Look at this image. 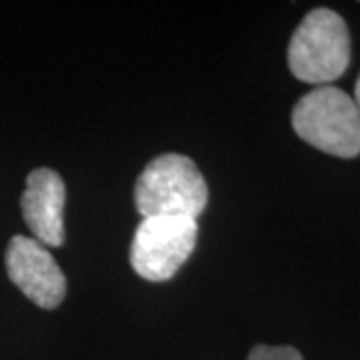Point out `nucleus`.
Segmentation results:
<instances>
[{
    "instance_id": "obj_3",
    "label": "nucleus",
    "mask_w": 360,
    "mask_h": 360,
    "mask_svg": "<svg viewBox=\"0 0 360 360\" xmlns=\"http://www.w3.org/2000/svg\"><path fill=\"white\" fill-rule=\"evenodd\" d=\"M350 65V34L345 18L330 8L310 11L288 44V68L298 80L326 86Z\"/></svg>"
},
{
    "instance_id": "obj_7",
    "label": "nucleus",
    "mask_w": 360,
    "mask_h": 360,
    "mask_svg": "<svg viewBox=\"0 0 360 360\" xmlns=\"http://www.w3.org/2000/svg\"><path fill=\"white\" fill-rule=\"evenodd\" d=\"M246 360H304L302 354L292 347H266L257 345L248 352Z\"/></svg>"
},
{
    "instance_id": "obj_5",
    "label": "nucleus",
    "mask_w": 360,
    "mask_h": 360,
    "mask_svg": "<svg viewBox=\"0 0 360 360\" xmlns=\"http://www.w3.org/2000/svg\"><path fill=\"white\" fill-rule=\"evenodd\" d=\"M6 272L14 286L40 309H56L66 295L65 272L37 238L13 236L6 248Z\"/></svg>"
},
{
    "instance_id": "obj_6",
    "label": "nucleus",
    "mask_w": 360,
    "mask_h": 360,
    "mask_svg": "<svg viewBox=\"0 0 360 360\" xmlns=\"http://www.w3.org/2000/svg\"><path fill=\"white\" fill-rule=\"evenodd\" d=\"M65 182L54 170L37 168L28 174L20 208L40 245L60 246L65 243Z\"/></svg>"
},
{
    "instance_id": "obj_8",
    "label": "nucleus",
    "mask_w": 360,
    "mask_h": 360,
    "mask_svg": "<svg viewBox=\"0 0 360 360\" xmlns=\"http://www.w3.org/2000/svg\"><path fill=\"white\" fill-rule=\"evenodd\" d=\"M354 104H356V108H359V115H360V75L356 78V86H354Z\"/></svg>"
},
{
    "instance_id": "obj_2",
    "label": "nucleus",
    "mask_w": 360,
    "mask_h": 360,
    "mask_svg": "<svg viewBox=\"0 0 360 360\" xmlns=\"http://www.w3.org/2000/svg\"><path fill=\"white\" fill-rule=\"evenodd\" d=\"M292 129L304 142L326 155L354 158L360 155V115L352 96L336 86L307 92L292 108Z\"/></svg>"
},
{
    "instance_id": "obj_1",
    "label": "nucleus",
    "mask_w": 360,
    "mask_h": 360,
    "mask_svg": "<svg viewBox=\"0 0 360 360\" xmlns=\"http://www.w3.org/2000/svg\"><path fill=\"white\" fill-rule=\"evenodd\" d=\"M206 202V180L188 156L172 153L156 156L136 179L134 205L142 219L184 217L196 220Z\"/></svg>"
},
{
    "instance_id": "obj_4",
    "label": "nucleus",
    "mask_w": 360,
    "mask_h": 360,
    "mask_svg": "<svg viewBox=\"0 0 360 360\" xmlns=\"http://www.w3.org/2000/svg\"><path fill=\"white\" fill-rule=\"evenodd\" d=\"M198 222L184 217L142 219L130 245V264L150 283H165L193 255Z\"/></svg>"
}]
</instances>
